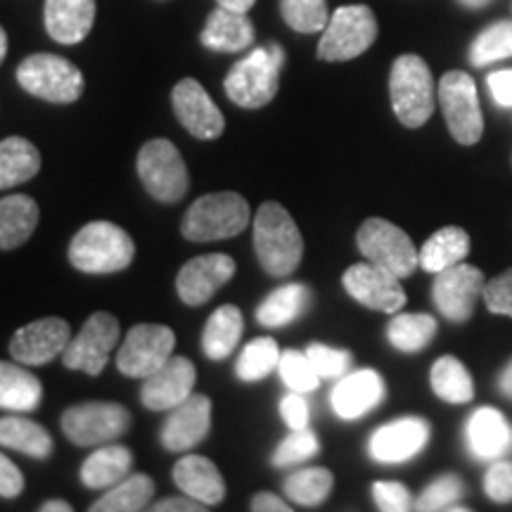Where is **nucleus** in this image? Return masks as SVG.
Wrapping results in <instances>:
<instances>
[{
	"label": "nucleus",
	"mask_w": 512,
	"mask_h": 512,
	"mask_svg": "<svg viewBox=\"0 0 512 512\" xmlns=\"http://www.w3.org/2000/svg\"><path fill=\"white\" fill-rule=\"evenodd\" d=\"M256 259L271 278H287L304 256L302 230L283 204L264 202L252 219Z\"/></svg>",
	"instance_id": "obj_1"
},
{
	"label": "nucleus",
	"mask_w": 512,
	"mask_h": 512,
	"mask_svg": "<svg viewBox=\"0 0 512 512\" xmlns=\"http://www.w3.org/2000/svg\"><path fill=\"white\" fill-rule=\"evenodd\" d=\"M136 256V245L124 228L112 221H91L74 235L69 264L88 275L126 271Z\"/></svg>",
	"instance_id": "obj_2"
},
{
	"label": "nucleus",
	"mask_w": 512,
	"mask_h": 512,
	"mask_svg": "<svg viewBox=\"0 0 512 512\" xmlns=\"http://www.w3.org/2000/svg\"><path fill=\"white\" fill-rule=\"evenodd\" d=\"M285 64V50L278 43L254 48L233 64L223 88L230 102L245 110H261L278 95L280 72Z\"/></svg>",
	"instance_id": "obj_3"
},
{
	"label": "nucleus",
	"mask_w": 512,
	"mask_h": 512,
	"mask_svg": "<svg viewBox=\"0 0 512 512\" xmlns=\"http://www.w3.org/2000/svg\"><path fill=\"white\" fill-rule=\"evenodd\" d=\"M252 221V209L238 192H211L190 204L181 233L190 242H216L240 235Z\"/></svg>",
	"instance_id": "obj_4"
},
{
	"label": "nucleus",
	"mask_w": 512,
	"mask_h": 512,
	"mask_svg": "<svg viewBox=\"0 0 512 512\" xmlns=\"http://www.w3.org/2000/svg\"><path fill=\"white\" fill-rule=\"evenodd\" d=\"M389 95L396 119L406 128L425 126L434 114V79L418 55H401L389 74Z\"/></svg>",
	"instance_id": "obj_5"
},
{
	"label": "nucleus",
	"mask_w": 512,
	"mask_h": 512,
	"mask_svg": "<svg viewBox=\"0 0 512 512\" xmlns=\"http://www.w3.org/2000/svg\"><path fill=\"white\" fill-rule=\"evenodd\" d=\"M17 83L29 95L53 105H69L83 95L86 81L74 62L53 53H36L19 62Z\"/></svg>",
	"instance_id": "obj_6"
},
{
	"label": "nucleus",
	"mask_w": 512,
	"mask_h": 512,
	"mask_svg": "<svg viewBox=\"0 0 512 512\" xmlns=\"http://www.w3.org/2000/svg\"><path fill=\"white\" fill-rule=\"evenodd\" d=\"M138 176L152 200L174 204L190 190L188 166L178 147L166 138L145 143L138 152Z\"/></svg>",
	"instance_id": "obj_7"
},
{
	"label": "nucleus",
	"mask_w": 512,
	"mask_h": 512,
	"mask_svg": "<svg viewBox=\"0 0 512 512\" xmlns=\"http://www.w3.org/2000/svg\"><path fill=\"white\" fill-rule=\"evenodd\" d=\"M356 245L366 261L387 268L396 278H408L420 266V252L406 230L380 216H370L363 221L356 233Z\"/></svg>",
	"instance_id": "obj_8"
},
{
	"label": "nucleus",
	"mask_w": 512,
	"mask_h": 512,
	"mask_svg": "<svg viewBox=\"0 0 512 512\" xmlns=\"http://www.w3.org/2000/svg\"><path fill=\"white\" fill-rule=\"evenodd\" d=\"M377 38V19L368 5H344L330 15L318 43L323 62H347L363 55Z\"/></svg>",
	"instance_id": "obj_9"
},
{
	"label": "nucleus",
	"mask_w": 512,
	"mask_h": 512,
	"mask_svg": "<svg viewBox=\"0 0 512 512\" xmlns=\"http://www.w3.org/2000/svg\"><path fill=\"white\" fill-rule=\"evenodd\" d=\"M131 413L110 401H88L62 413V432L74 446H102L124 437Z\"/></svg>",
	"instance_id": "obj_10"
},
{
	"label": "nucleus",
	"mask_w": 512,
	"mask_h": 512,
	"mask_svg": "<svg viewBox=\"0 0 512 512\" xmlns=\"http://www.w3.org/2000/svg\"><path fill=\"white\" fill-rule=\"evenodd\" d=\"M439 105L446 126L460 145L479 143L484 133V114L479 107L475 79L465 72H446L439 81Z\"/></svg>",
	"instance_id": "obj_11"
},
{
	"label": "nucleus",
	"mask_w": 512,
	"mask_h": 512,
	"mask_svg": "<svg viewBox=\"0 0 512 512\" xmlns=\"http://www.w3.org/2000/svg\"><path fill=\"white\" fill-rule=\"evenodd\" d=\"M121 325L117 316L107 311H95L88 316L79 335L69 339L67 349L62 351V363L69 370L98 377L110 361V351L117 347Z\"/></svg>",
	"instance_id": "obj_12"
},
{
	"label": "nucleus",
	"mask_w": 512,
	"mask_h": 512,
	"mask_svg": "<svg viewBox=\"0 0 512 512\" xmlns=\"http://www.w3.org/2000/svg\"><path fill=\"white\" fill-rule=\"evenodd\" d=\"M174 349L176 335L166 325H133L117 354V368L121 375L145 380L174 356Z\"/></svg>",
	"instance_id": "obj_13"
},
{
	"label": "nucleus",
	"mask_w": 512,
	"mask_h": 512,
	"mask_svg": "<svg viewBox=\"0 0 512 512\" xmlns=\"http://www.w3.org/2000/svg\"><path fill=\"white\" fill-rule=\"evenodd\" d=\"M486 285L484 273L477 266L460 264L437 273L432 285V299L439 313L453 323H465L475 313L477 299Z\"/></svg>",
	"instance_id": "obj_14"
},
{
	"label": "nucleus",
	"mask_w": 512,
	"mask_h": 512,
	"mask_svg": "<svg viewBox=\"0 0 512 512\" xmlns=\"http://www.w3.org/2000/svg\"><path fill=\"white\" fill-rule=\"evenodd\" d=\"M342 285L349 297L366 306V309L399 313L406 306V292L401 287V278H396L387 268L370 264V261L349 266L342 275Z\"/></svg>",
	"instance_id": "obj_15"
},
{
	"label": "nucleus",
	"mask_w": 512,
	"mask_h": 512,
	"mask_svg": "<svg viewBox=\"0 0 512 512\" xmlns=\"http://www.w3.org/2000/svg\"><path fill=\"white\" fill-rule=\"evenodd\" d=\"M171 105H174L176 119L181 126L197 140H216L226 131V119L209 98L202 83L195 79H181L171 93Z\"/></svg>",
	"instance_id": "obj_16"
},
{
	"label": "nucleus",
	"mask_w": 512,
	"mask_h": 512,
	"mask_svg": "<svg viewBox=\"0 0 512 512\" xmlns=\"http://www.w3.org/2000/svg\"><path fill=\"white\" fill-rule=\"evenodd\" d=\"M238 264L228 254H202L190 259L176 275V292L185 306L207 304L223 285L233 280Z\"/></svg>",
	"instance_id": "obj_17"
},
{
	"label": "nucleus",
	"mask_w": 512,
	"mask_h": 512,
	"mask_svg": "<svg viewBox=\"0 0 512 512\" xmlns=\"http://www.w3.org/2000/svg\"><path fill=\"white\" fill-rule=\"evenodd\" d=\"M69 323L62 318H41L34 323L24 325L10 339V354L22 366H46L55 361L67 349L69 339Z\"/></svg>",
	"instance_id": "obj_18"
},
{
	"label": "nucleus",
	"mask_w": 512,
	"mask_h": 512,
	"mask_svg": "<svg viewBox=\"0 0 512 512\" xmlns=\"http://www.w3.org/2000/svg\"><path fill=\"white\" fill-rule=\"evenodd\" d=\"M211 430V399L204 394H190L166 415L159 441L166 451L188 453L200 446Z\"/></svg>",
	"instance_id": "obj_19"
},
{
	"label": "nucleus",
	"mask_w": 512,
	"mask_h": 512,
	"mask_svg": "<svg viewBox=\"0 0 512 512\" xmlns=\"http://www.w3.org/2000/svg\"><path fill=\"white\" fill-rule=\"evenodd\" d=\"M430 434V422L427 420L415 418V415L399 418L373 432V437L368 441V453L370 458L384 465L406 463L427 446Z\"/></svg>",
	"instance_id": "obj_20"
},
{
	"label": "nucleus",
	"mask_w": 512,
	"mask_h": 512,
	"mask_svg": "<svg viewBox=\"0 0 512 512\" xmlns=\"http://www.w3.org/2000/svg\"><path fill=\"white\" fill-rule=\"evenodd\" d=\"M197 382V370L190 358L171 356L162 368L143 380L140 401L150 411H171L192 394Z\"/></svg>",
	"instance_id": "obj_21"
},
{
	"label": "nucleus",
	"mask_w": 512,
	"mask_h": 512,
	"mask_svg": "<svg viewBox=\"0 0 512 512\" xmlns=\"http://www.w3.org/2000/svg\"><path fill=\"white\" fill-rule=\"evenodd\" d=\"M384 399V380L373 368L356 370L339 377L330 394L332 411L342 420H358L377 408Z\"/></svg>",
	"instance_id": "obj_22"
},
{
	"label": "nucleus",
	"mask_w": 512,
	"mask_h": 512,
	"mask_svg": "<svg viewBox=\"0 0 512 512\" xmlns=\"http://www.w3.org/2000/svg\"><path fill=\"white\" fill-rule=\"evenodd\" d=\"M46 31L55 43L76 46L91 34L95 0H46Z\"/></svg>",
	"instance_id": "obj_23"
},
{
	"label": "nucleus",
	"mask_w": 512,
	"mask_h": 512,
	"mask_svg": "<svg viewBox=\"0 0 512 512\" xmlns=\"http://www.w3.org/2000/svg\"><path fill=\"white\" fill-rule=\"evenodd\" d=\"M254 36V24L247 12H233L219 5L207 17L200 41L204 48L214 50V53H242V50L252 48Z\"/></svg>",
	"instance_id": "obj_24"
},
{
	"label": "nucleus",
	"mask_w": 512,
	"mask_h": 512,
	"mask_svg": "<svg viewBox=\"0 0 512 512\" xmlns=\"http://www.w3.org/2000/svg\"><path fill=\"white\" fill-rule=\"evenodd\" d=\"M174 482L181 494L207 505H216L226 498V482H223L219 467L209 458L195 456V453H188L178 460L174 467Z\"/></svg>",
	"instance_id": "obj_25"
},
{
	"label": "nucleus",
	"mask_w": 512,
	"mask_h": 512,
	"mask_svg": "<svg viewBox=\"0 0 512 512\" xmlns=\"http://www.w3.org/2000/svg\"><path fill=\"white\" fill-rule=\"evenodd\" d=\"M467 444L477 458L491 460L503 456L512 444V430L501 411L482 406L467 420Z\"/></svg>",
	"instance_id": "obj_26"
},
{
	"label": "nucleus",
	"mask_w": 512,
	"mask_h": 512,
	"mask_svg": "<svg viewBox=\"0 0 512 512\" xmlns=\"http://www.w3.org/2000/svg\"><path fill=\"white\" fill-rule=\"evenodd\" d=\"M133 467V453L121 444H102L83 460L81 482L88 489H110L128 477Z\"/></svg>",
	"instance_id": "obj_27"
},
{
	"label": "nucleus",
	"mask_w": 512,
	"mask_h": 512,
	"mask_svg": "<svg viewBox=\"0 0 512 512\" xmlns=\"http://www.w3.org/2000/svg\"><path fill=\"white\" fill-rule=\"evenodd\" d=\"M311 290L302 283H290L273 290L268 297L256 306V323L266 330L285 328L302 318V313L309 309Z\"/></svg>",
	"instance_id": "obj_28"
},
{
	"label": "nucleus",
	"mask_w": 512,
	"mask_h": 512,
	"mask_svg": "<svg viewBox=\"0 0 512 512\" xmlns=\"http://www.w3.org/2000/svg\"><path fill=\"white\" fill-rule=\"evenodd\" d=\"M43 399V384L31 370L0 361V408L12 413L36 411Z\"/></svg>",
	"instance_id": "obj_29"
},
{
	"label": "nucleus",
	"mask_w": 512,
	"mask_h": 512,
	"mask_svg": "<svg viewBox=\"0 0 512 512\" xmlns=\"http://www.w3.org/2000/svg\"><path fill=\"white\" fill-rule=\"evenodd\" d=\"M242 332H245V318L238 306L226 304L211 313L202 332V351L211 361H223L238 349Z\"/></svg>",
	"instance_id": "obj_30"
},
{
	"label": "nucleus",
	"mask_w": 512,
	"mask_h": 512,
	"mask_svg": "<svg viewBox=\"0 0 512 512\" xmlns=\"http://www.w3.org/2000/svg\"><path fill=\"white\" fill-rule=\"evenodd\" d=\"M41 211L29 195H10L0 200V249H17L38 226Z\"/></svg>",
	"instance_id": "obj_31"
},
{
	"label": "nucleus",
	"mask_w": 512,
	"mask_h": 512,
	"mask_svg": "<svg viewBox=\"0 0 512 512\" xmlns=\"http://www.w3.org/2000/svg\"><path fill=\"white\" fill-rule=\"evenodd\" d=\"M41 171V152L31 140L12 136L0 140V190H10Z\"/></svg>",
	"instance_id": "obj_32"
},
{
	"label": "nucleus",
	"mask_w": 512,
	"mask_h": 512,
	"mask_svg": "<svg viewBox=\"0 0 512 512\" xmlns=\"http://www.w3.org/2000/svg\"><path fill=\"white\" fill-rule=\"evenodd\" d=\"M0 446L24 453L34 460H48L53 456V437L43 425L22 418V415H8L0 418Z\"/></svg>",
	"instance_id": "obj_33"
},
{
	"label": "nucleus",
	"mask_w": 512,
	"mask_h": 512,
	"mask_svg": "<svg viewBox=\"0 0 512 512\" xmlns=\"http://www.w3.org/2000/svg\"><path fill=\"white\" fill-rule=\"evenodd\" d=\"M470 254V235L458 226H446L437 230L432 238H427L425 245L420 249V268L427 273H441L446 268L465 261Z\"/></svg>",
	"instance_id": "obj_34"
},
{
	"label": "nucleus",
	"mask_w": 512,
	"mask_h": 512,
	"mask_svg": "<svg viewBox=\"0 0 512 512\" xmlns=\"http://www.w3.org/2000/svg\"><path fill=\"white\" fill-rule=\"evenodd\" d=\"M152 496H155V479L138 472L110 486V491L91 505V512H138L147 508Z\"/></svg>",
	"instance_id": "obj_35"
},
{
	"label": "nucleus",
	"mask_w": 512,
	"mask_h": 512,
	"mask_svg": "<svg viewBox=\"0 0 512 512\" xmlns=\"http://www.w3.org/2000/svg\"><path fill=\"white\" fill-rule=\"evenodd\" d=\"M437 335V320L430 313H396L387 325V339L403 354H418Z\"/></svg>",
	"instance_id": "obj_36"
},
{
	"label": "nucleus",
	"mask_w": 512,
	"mask_h": 512,
	"mask_svg": "<svg viewBox=\"0 0 512 512\" xmlns=\"http://www.w3.org/2000/svg\"><path fill=\"white\" fill-rule=\"evenodd\" d=\"M434 394L446 403H470L475 399V380L456 356H441L430 370Z\"/></svg>",
	"instance_id": "obj_37"
},
{
	"label": "nucleus",
	"mask_w": 512,
	"mask_h": 512,
	"mask_svg": "<svg viewBox=\"0 0 512 512\" xmlns=\"http://www.w3.org/2000/svg\"><path fill=\"white\" fill-rule=\"evenodd\" d=\"M280 356L283 351L273 337H256L242 349L238 363H235V373L242 382H259L273 370H278Z\"/></svg>",
	"instance_id": "obj_38"
},
{
	"label": "nucleus",
	"mask_w": 512,
	"mask_h": 512,
	"mask_svg": "<svg viewBox=\"0 0 512 512\" xmlns=\"http://www.w3.org/2000/svg\"><path fill=\"white\" fill-rule=\"evenodd\" d=\"M332 484H335V477H332L330 470H325V467H304V470L292 472L285 479V494L292 503L313 508V505L323 503L330 496Z\"/></svg>",
	"instance_id": "obj_39"
},
{
	"label": "nucleus",
	"mask_w": 512,
	"mask_h": 512,
	"mask_svg": "<svg viewBox=\"0 0 512 512\" xmlns=\"http://www.w3.org/2000/svg\"><path fill=\"white\" fill-rule=\"evenodd\" d=\"M508 57H512V22L491 24L472 41L470 60L475 67H486Z\"/></svg>",
	"instance_id": "obj_40"
},
{
	"label": "nucleus",
	"mask_w": 512,
	"mask_h": 512,
	"mask_svg": "<svg viewBox=\"0 0 512 512\" xmlns=\"http://www.w3.org/2000/svg\"><path fill=\"white\" fill-rule=\"evenodd\" d=\"M280 12L287 27L299 34H316L330 22L328 0H280Z\"/></svg>",
	"instance_id": "obj_41"
},
{
	"label": "nucleus",
	"mask_w": 512,
	"mask_h": 512,
	"mask_svg": "<svg viewBox=\"0 0 512 512\" xmlns=\"http://www.w3.org/2000/svg\"><path fill=\"white\" fill-rule=\"evenodd\" d=\"M463 494H465L463 479L456 477V475H444V477L434 479V482L427 486V489L422 491L418 498H415L413 508L422 510V512L467 510V508H460V505H453V503H458L460 498H463Z\"/></svg>",
	"instance_id": "obj_42"
},
{
	"label": "nucleus",
	"mask_w": 512,
	"mask_h": 512,
	"mask_svg": "<svg viewBox=\"0 0 512 512\" xmlns=\"http://www.w3.org/2000/svg\"><path fill=\"white\" fill-rule=\"evenodd\" d=\"M278 373H280V380L287 384L290 392L309 394L313 389H318L320 384V375L316 373V368L311 366L306 351H297V349L283 351V356H280V363H278Z\"/></svg>",
	"instance_id": "obj_43"
},
{
	"label": "nucleus",
	"mask_w": 512,
	"mask_h": 512,
	"mask_svg": "<svg viewBox=\"0 0 512 512\" xmlns=\"http://www.w3.org/2000/svg\"><path fill=\"white\" fill-rule=\"evenodd\" d=\"M318 451H320L318 437L309 430V427H302V430H292L283 441H280V446L273 451L271 463L275 467L297 465L313 456H318Z\"/></svg>",
	"instance_id": "obj_44"
},
{
	"label": "nucleus",
	"mask_w": 512,
	"mask_h": 512,
	"mask_svg": "<svg viewBox=\"0 0 512 512\" xmlns=\"http://www.w3.org/2000/svg\"><path fill=\"white\" fill-rule=\"evenodd\" d=\"M306 356H309L311 366L316 368L320 380H335V377L347 375L351 363H354V358H351L349 351L332 349L328 344H318V342H313L306 347Z\"/></svg>",
	"instance_id": "obj_45"
},
{
	"label": "nucleus",
	"mask_w": 512,
	"mask_h": 512,
	"mask_svg": "<svg viewBox=\"0 0 512 512\" xmlns=\"http://www.w3.org/2000/svg\"><path fill=\"white\" fill-rule=\"evenodd\" d=\"M482 299L491 313L512 318V268L496 275V278H491L484 285Z\"/></svg>",
	"instance_id": "obj_46"
},
{
	"label": "nucleus",
	"mask_w": 512,
	"mask_h": 512,
	"mask_svg": "<svg viewBox=\"0 0 512 512\" xmlns=\"http://www.w3.org/2000/svg\"><path fill=\"white\" fill-rule=\"evenodd\" d=\"M373 498L382 512H406L415 505L411 491L401 482H375Z\"/></svg>",
	"instance_id": "obj_47"
},
{
	"label": "nucleus",
	"mask_w": 512,
	"mask_h": 512,
	"mask_svg": "<svg viewBox=\"0 0 512 512\" xmlns=\"http://www.w3.org/2000/svg\"><path fill=\"white\" fill-rule=\"evenodd\" d=\"M484 494L496 503L512 501V463L503 460V463L491 465L486 470Z\"/></svg>",
	"instance_id": "obj_48"
},
{
	"label": "nucleus",
	"mask_w": 512,
	"mask_h": 512,
	"mask_svg": "<svg viewBox=\"0 0 512 512\" xmlns=\"http://www.w3.org/2000/svg\"><path fill=\"white\" fill-rule=\"evenodd\" d=\"M280 415H283L285 425L290 427V430L309 427V420H311L309 401L304 399L302 392H290L287 396H283V401H280Z\"/></svg>",
	"instance_id": "obj_49"
},
{
	"label": "nucleus",
	"mask_w": 512,
	"mask_h": 512,
	"mask_svg": "<svg viewBox=\"0 0 512 512\" xmlns=\"http://www.w3.org/2000/svg\"><path fill=\"white\" fill-rule=\"evenodd\" d=\"M24 491V475L12 460L0 453V498H17Z\"/></svg>",
	"instance_id": "obj_50"
},
{
	"label": "nucleus",
	"mask_w": 512,
	"mask_h": 512,
	"mask_svg": "<svg viewBox=\"0 0 512 512\" xmlns=\"http://www.w3.org/2000/svg\"><path fill=\"white\" fill-rule=\"evenodd\" d=\"M489 93L501 107H512V69H501V72L489 74Z\"/></svg>",
	"instance_id": "obj_51"
},
{
	"label": "nucleus",
	"mask_w": 512,
	"mask_h": 512,
	"mask_svg": "<svg viewBox=\"0 0 512 512\" xmlns=\"http://www.w3.org/2000/svg\"><path fill=\"white\" fill-rule=\"evenodd\" d=\"M209 505L202 503V501H195V498L190 496H171V498H164V501H159L152 505V510L155 512H202L207 510Z\"/></svg>",
	"instance_id": "obj_52"
},
{
	"label": "nucleus",
	"mask_w": 512,
	"mask_h": 512,
	"mask_svg": "<svg viewBox=\"0 0 512 512\" xmlns=\"http://www.w3.org/2000/svg\"><path fill=\"white\" fill-rule=\"evenodd\" d=\"M252 510L254 512H290L292 508L280 496L261 491V494H256L252 498Z\"/></svg>",
	"instance_id": "obj_53"
},
{
	"label": "nucleus",
	"mask_w": 512,
	"mask_h": 512,
	"mask_svg": "<svg viewBox=\"0 0 512 512\" xmlns=\"http://www.w3.org/2000/svg\"><path fill=\"white\" fill-rule=\"evenodd\" d=\"M498 389H501V394L505 396V399L512 401V361L505 366L501 377H498Z\"/></svg>",
	"instance_id": "obj_54"
},
{
	"label": "nucleus",
	"mask_w": 512,
	"mask_h": 512,
	"mask_svg": "<svg viewBox=\"0 0 512 512\" xmlns=\"http://www.w3.org/2000/svg\"><path fill=\"white\" fill-rule=\"evenodd\" d=\"M216 3H219L221 8L233 10V12H249L254 8L256 0H216Z\"/></svg>",
	"instance_id": "obj_55"
},
{
	"label": "nucleus",
	"mask_w": 512,
	"mask_h": 512,
	"mask_svg": "<svg viewBox=\"0 0 512 512\" xmlns=\"http://www.w3.org/2000/svg\"><path fill=\"white\" fill-rule=\"evenodd\" d=\"M41 512H72V505L67 501H46L41 505Z\"/></svg>",
	"instance_id": "obj_56"
},
{
	"label": "nucleus",
	"mask_w": 512,
	"mask_h": 512,
	"mask_svg": "<svg viewBox=\"0 0 512 512\" xmlns=\"http://www.w3.org/2000/svg\"><path fill=\"white\" fill-rule=\"evenodd\" d=\"M5 55H8V34H5L3 27H0V64H3Z\"/></svg>",
	"instance_id": "obj_57"
},
{
	"label": "nucleus",
	"mask_w": 512,
	"mask_h": 512,
	"mask_svg": "<svg viewBox=\"0 0 512 512\" xmlns=\"http://www.w3.org/2000/svg\"><path fill=\"white\" fill-rule=\"evenodd\" d=\"M460 3H463L465 8H482L486 0H460Z\"/></svg>",
	"instance_id": "obj_58"
}]
</instances>
